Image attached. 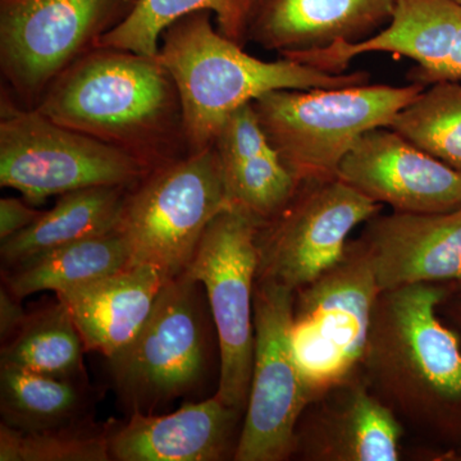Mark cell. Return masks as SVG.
I'll return each instance as SVG.
<instances>
[{
    "label": "cell",
    "instance_id": "obj_1",
    "mask_svg": "<svg viewBox=\"0 0 461 461\" xmlns=\"http://www.w3.org/2000/svg\"><path fill=\"white\" fill-rule=\"evenodd\" d=\"M35 108L149 172L189 156L180 94L157 56L95 48L56 78Z\"/></svg>",
    "mask_w": 461,
    "mask_h": 461
},
{
    "label": "cell",
    "instance_id": "obj_2",
    "mask_svg": "<svg viewBox=\"0 0 461 461\" xmlns=\"http://www.w3.org/2000/svg\"><path fill=\"white\" fill-rule=\"evenodd\" d=\"M446 290L418 284L382 291L360 373L397 417L455 429L461 417V345L438 317Z\"/></svg>",
    "mask_w": 461,
    "mask_h": 461
},
{
    "label": "cell",
    "instance_id": "obj_3",
    "mask_svg": "<svg viewBox=\"0 0 461 461\" xmlns=\"http://www.w3.org/2000/svg\"><path fill=\"white\" fill-rule=\"evenodd\" d=\"M212 16L202 11L175 21L160 36L157 54L180 94L189 154L213 148L230 115L264 94L369 84L368 72L329 74L284 57L250 56L215 29Z\"/></svg>",
    "mask_w": 461,
    "mask_h": 461
},
{
    "label": "cell",
    "instance_id": "obj_4",
    "mask_svg": "<svg viewBox=\"0 0 461 461\" xmlns=\"http://www.w3.org/2000/svg\"><path fill=\"white\" fill-rule=\"evenodd\" d=\"M213 335L203 285L186 272L167 281L140 333L105 359L126 417L160 414L176 400L194 402L212 375Z\"/></svg>",
    "mask_w": 461,
    "mask_h": 461
},
{
    "label": "cell",
    "instance_id": "obj_5",
    "mask_svg": "<svg viewBox=\"0 0 461 461\" xmlns=\"http://www.w3.org/2000/svg\"><path fill=\"white\" fill-rule=\"evenodd\" d=\"M424 89L411 83L277 90L251 104L267 138L300 182L336 177L342 159L364 133L390 127Z\"/></svg>",
    "mask_w": 461,
    "mask_h": 461
},
{
    "label": "cell",
    "instance_id": "obj_6",
    "mask_svg": "<svg viewBox=\"0 0 461 461\" xmlns=\"http://www.w3.org/2000/svg\"><path fill=\"white\" fill-rule=\"evenodd\" d=\"M215 149L153 169L127 191L117 230L130 267L151 264L166 280L187 271L205 230L230 208Z\"/></svg>",
    "mask_w": 461,
    "mask_h": 461
},
{
    "label": "cell",
    "instance_id": "obj_7",
    "mask_svg": "<svg viewBox=\"0 0 461 461\" xmlns=\"http://www.w3.org/2000/svg\"><path fill=\"white\" fill-rule=\"evenodd\" d=\"M360 240L315 280L295 290L294 354L312 402L359 375L381 294Z\"/></svg>",
    "mask_w": 461,
    "mask_h": 461
},
{
    "label": "cell",
    "instance_id": "obj_8",
    "mask_svg": "<svg viewBox=\"0 0 461 461\" xmlns=\"http://www.w3.org/2000/svg\"><path fill=\"white\" fill-rule=\"evenodd\" d=\"M148 173L123 151L21 104L3 85L0 186L17 190L29 204L87 187H131Z\"/></svg>",
    "mask_w": 461,
    "mask_h": 461
},
{
    "label": "cell",
    "instance_id": "obj_9",
    "mask_svg": "<svg viewBox=\"0 0 461 461\" xmlns=\"http://www.w3.org/2000/svg\"><path fill=\"white\" fill-rule=\"evenodd\" d=\"M260 224L242 209H226L205 230L186 271L204 287L217 333L220 378L215 393L244 414L256 348L254 288Z\"/></svg>",
    "mask_w": 461,
    "mask_h": 461
},
{
    "label": "cell",
    "instance_id": "obj_10",
    "mask_svg": "<svg viewBox=\"0 0 461 461\" xmlns=\"http://www.w3.org/2000/svg\"><path fill=\"white\" fill-rule=\"evenodd\" d=\"M138 0H0V71L14 98L35 107L78 58L123 23Z\"/></svg>",
    "mask_w": 461,
    "mask_h": 461
},
{
    "label": "cell",
    "instance_id": "obj_11",
    "mask_svg": "<svg viewBox=\"0 0 461 461\" xmlns=\"http://www.w3.org/2000/svg\"><path fill=\"white\" fill-rule=\"evenodd\" d=\"M294 296L290 288L256 280L253 375L233 460L294 456L297 424L312 402L291 339Z\"/></svg>",
    "mask_w": 461,
    "mask_h": 461
},
{
    "label": "cell",
    "instance_id": "obj_12",
    "mask_svg": "<svg viewBox=\"0 0 461 461\" xmlns=\"http://www.w3.org/2000/svg\"><path fill=\"white\" fill-rule=\"evenodd\" d=\"M382 205L338 177L309 178L258 230L257 280L297 290L344 257L348 236Z\"/></svg>",
    "mask_w": 461,
    "mask_h": 461
},
{
    "label": "cell",
    "instance_id": "obj_13",
    "mask_svg": "<svg viewBox=\"0 0 461 461\" xmlns=\"http://www.w3.org/2000/svg\"><path fill=\"white\" fill-rule=\"evenodd\" d=\"M336 177L400 213L438 214L461 208V172L390 127L364 133L342 159Z\"/></svg>",
    "mask_w": 461,
    "mask_h": 461
},
{
    "label": "cell",
    "instance_id": "obj_14",
    "mask_svg": "<svg viewBox=\"0 0 461 461\" xmlns=\"http://www.w3.org/2000/svg\"><path fill=\"white\" fill-rule=\"evenodd\" d=\"M368 53H391L417 63L411 83L429 86L461 78V5L451 0H397L393 16L381 32L353 44L288 54L329 74H345L348 63Z\"/></svg>",
    "mask_w": 461,
    "mask_h": 461
},
{
    "label": "cell",
    "instance_id": "obj_15",
    "mask_svg": "<svg viewBox=\"0 0 461 461\" xmlns=\"http://www.w3.org/2000/svg\"><path fill=\"white\" fill-rule=\"evenodd\" d=\"M359 375L311 402L315 409H305L297 424L294 455L312 461L400 459L399 417Z\"/></svg>",
    "mask_w": 461,
    "mask_h": 461
},
{
    "label": "cell",
    "instance_id": "obj_16",
    "mask_svg": "<svg viewBox=\"0 0 461 461\" xmlns=\"http://www.w3.org/2000/svg\"><path fill=\"white\" fill-rule=\"evenodd\" d=\"M242 417L244 412L214 393L168 414H133L124 420H109V456L115 461L233 459Z\"/></svg>",
    "mask_w": 461,
    "mask_h": 461
},
{
    "label": "cell",
    "instance_id": "obj_17",
    "mask_svg": "<svg viewBox=\"0 0 461 461\" xmlns=\"http://www.w3.org/2000/svg\"><path fill=\"white\" fill-rule=\"evenodd\" d=\"M359 240L381 291L461 282V208L438 214H377Z\"/></svg>",
    "mask_w": 461,
    "mask_h": 461
},
{
    "label": "cell",
    "instance_id": "obj_18",
    "mask_svg": "<svg viewBox=\"0 0 461 461\" xmlns=\"http://www.w3.org/2000/svg\"><path fill=\"white\" fill-rule=\"evenodd\" d=\"M397 0H260L249 41L281 57L371 38L393 16Z\"/></svg>",
    "mask_w": 461,
    "mask_h": 461
},
{
    "label": "cell",
    "instance_id": "obj_19",
    "mask_svg": "<svg viewBox=\"0 0 461 461\" xmlns=\"http://www.w3.org/2000/svg\"><path fill=\"white\" fill-rule=\"evenodd\" d=\"M166 282L157 267L138 264L57 297L71 312L86 351L109 359L140 333Z\"/></svg>",
    "mask_w": 461,
    "mask_h": 461
},
{
    "label": "cell",
    "instance_id": "obj_20",
    "mask_svg": "<svg viewBox=\"0 0 461 461\" xmlns=\"http://www.w3.org/2000/svg\"><path fill=\"white\" fill-rule=\"evenodd\" d=\"M230 205L260 223L280 213L299 186L267 138L253 104L230 115L214 141Z\"/></svg>",
    "mask_w": 461,
    "mask_h": 461
},
{
    "label": "cell",
    "instance_id": "obj_21",
    "mask_svg": "<svg viewBox=\"0 0 461 461\" xmlns=\"http://www.w3.org/2000/svg\"><path fill=\"white\" fill-rule=\"evenodd\" d=\"M127 186H96L59 196L56 205L17 235L3 240V268L53 249L117 230Z\"/></svg>",
    "mask_w": 461,
    "mask_h": 461
},
{
    "label": "cell",
    "instance_id": "obj_22",
    "mask_svg": "<svg viewBox=\"0 0 461 461\" xmlns=\"http://www.w3.org/2000/svg\"><path fill=\"white\" fill-rule=\"evenodd\" d=\"M89 379H65L0 364L2 424L23 432L69 429L94 421Z\"/></svg>",
    "mask_w": 461,
    "mask_h": 461
},
{
    "label": "cell",
    "instance_id": "obj_23",
    "mask_svg": "<svg viewBox=\"0 0 461 461\" xmlns=\"http://www.w3.org/2000/svg\"><path fill=\"white\" fill-rule=\"evenodd\" d=\"M130 262L129 245L114 230L2 268L3 285L21 300L41 291L58 295L122 271Z\"/></svg>",
    "mask_w": 461,
    "mask_h": 461
},
{
    "label": "cell",
    "instance_id": "obj_24",
    "mask_svg": "<svg viewBox=\"0 0 461 461\" xmlns=\"http://www.w3.org/2000/svg\"><path fill=\"white\" fill-rule=\"evenodd\" d=\"M260 0H138L130 16L100 41L99 48H114L156 57L160 36L175 21L211 12L218 32L241 47L249 41ZM96 47V48H98Z\"/></svg>",
    "mask_w": 461,
    "mask_h": 461
},
{
    "label": "cell",
    "instance_id": "obj_25",
    "mask_svg": "<svg viewBox=\"0 0 461 461\" xmlns=\"http://www.w3.org/2000/svg\"><path fill=\"white\" fill-rule=\"evenodd\" d=\"M85 353L71 312L58 299L57 304L27 314L16 335L2 344L0 364L51 377L87 381Z\"/></svg>",
    "mask_w": 461,
    "mask_h": 461
},
{
    "label": "cell",
    "instance_id": "obj_26",
    "mask_svg": "<svg viewBox=\"0 0 461 461\" xmlns=\"http://www.w3.org/2000/svg\"><path fill=\"white\" fill-rule=\"evenodd\" d=\"M390 129L461 172V85H429L396 115Z\"/></svg>",
    "mask_w": 461,
    "mask_h": 461
},
{
    "label": "cell",
    "instance_id": "obj_27",
    "mask_svg": "<svg viewBox=\"0 0 461 461\" xmlns=\"http://www.w3.org/2000/svg\"><path fill=\"white\" fill-rule=\"evenodd\" d=\"M0 461H111L107 423L41 432L0 424Z\"/></svg>",
    "mask_w": 461,
    "mask_h": 461
},
{
    "label": "cell",
    "instance_id": "obj_28",
    "mask_svg": "<svg viewBox=\"0 0 461 461\" xmlns=\"http://www.w3.org/2000/svg\"><path fill=\"white\" fill-rule=\"evenodd\" d=\"M44 211L32 208L25 199L3 198L0 200V241L17 235L35 223Z\"/></svg>",
    "mask_w": 461,
    "mask_h": 461
},
{
    "label": "cell",
    "instance_id": "obj_29",
    "mask_svg": "<svg viewBox=\"0 0 461 461\" xmlns=\"http://www.w3.org/2000/svg\"><path fill=\"white\" fill-rule=\"evenodd\" d=\"M27 313L21 305V299L14 296L5 285L0 290V339L2 344L16 335L26 321Z\"/></svg>",
    "mask_w": 461,
    "mask_h": 461
},
{
    "label": "cell",
    "instance_id": "obj_30",
    "mask_svg": "<svg viewBox=\"0 0 461 461\" xmlns=\"http://www.w3.org/2000/svg\"><path fill=\"white\" fill-rule=\"evenodd\" d=\"M454 315H455V318H456L457 323H459L460 327H461V303H460V304H457L456 306H455Z\"/></svg>",
    "mask_w": 461,
    "mask_h": 461
},
{
    "label": "cell",
    "instance_id": "obj_31",
    "mask_svg": "<svg viewBox=\"0 0 461 461\" xmlns=\"http://www.w3.org/2000/svg\"><path fill=\"white\" fill-rule=\"evenodd\" d=\"M451 2L456 3V5H461V0H451Z\"/></svg>",
    "mask_w": 461,
    "mask_h": 461
},
{
    "label": "cell",
    "instance_id": "obj_32",
    "mask_svg": "<svg viewBox=\"0 0 461 461\" xmlns=\"http://www.w3.org/2000/svg\"><path fill=\"white\" fill-rule=\"evenodd\" d=\"M459 459H461V454H460V457H459Z\"/></svg>",
    "mask_w": 461,
    "mask_h": 461
},
{
    "label": "cell",
    "instance_id": "obj_33",
    "mask_svg": "<svg viewBox=\"0 0 461 461\" xmlns=\"http://www.w3.org/2000/svg\"><path fill=\"white\" fill-rule=\"evenodd\" d=\"M460 285H461V282H460Z\"/></svg>",
    "mask_w": 461,
    "mask_h": 461
}]
</instances>
